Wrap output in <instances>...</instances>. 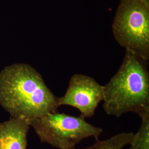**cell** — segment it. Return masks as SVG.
Listing matches in <instances>:
<instances>
[{
  "label": "cell",
  "instance_id": "7a4b0ae2",
  "mask_svg": "<svg viewBox=\"0 0 149 149\" xmlns=\"http://www.w3.org/2000/svg\"><path fill=\"white\" fill-rule=\"evenodd\" d=\"M146 62L125 52L119 69L104 86L103 109L120 117L135 113L140 117L149 113V72Z\"/></svg>",
  "mask_w": 149,
  "mask_h": 149
},
{
  "label": "cell",
  "instance_id": "277c9868",
  "mask_svg": "<svg viewBox=\"0 0 149 149\" xmlns=\"http://www.w3.org/2000/svg\"><path fill=\"white\" fill-rule=\"evenodd\" d=\"M112 31L126 51L148 61L149 59V8L138 0H120Z\"/></svg>",
  "mask_w": 149,
  "mask_h": 149
},
{
  "label": "cell",
  "instance_id": "5b68a950",
  "mask_svg": "<svg viewBox=\"0 0 149 149\" xmlns=\"http://www.w3.org/2000/svg\"><path fill=\"white\" fill-rule=\"evenodd\" d=\"M104 86L92 77L76 74L71 76L63 96L58 98L59 107L69 106L77 109L81 116L91 118L103 101Z\"/></svg>",
  "mask_w": 149,
  "mask_h": 149
},
{
  "label": "cell",
  "instance_id": "9c48e42d",
  "mask_svg": "<svg viewBox=\"0 0 149 149\" xmlns=\"http://www.w3.org/2000/svg\"><path fill=\"white\" fill-rule=\"evenodd\" d=\"M139 2L143 4L146 7L149 8V0H138Z\"/></svg>",
  "mask_w": 149,
  "mask_h": 149
},
{
  "label": "cell",
  "instance_id": "52a82bcc",
  "mask_svg": "<svg viewBox=\"0 0 149 149\" xmlns=\"http://www.w3.org/2000/svg\"><path fill=\"white\" fill-rule=\"evenodd\" d=\"M134 134L132 132L118 133L105 140H97L90 146L81 149H123L130 144Z\"/></svg>",
  "mask_w": 149,
  "mask_h": 149
},
{
  "label": "cell",
  "instance_id": "ba28073f",
  "mask_svg": "<svg viewBox=\"0 0 149 149\" xmlns=\"http://www.w3.org/2000/svg\"><path fill=\"white\" fill-rule=\"evenodd\" d=\"M138 131L134 134L129 145V149H149V113L141 116Z\"/></svg>",
  "mask_w": 149,
  "mask_h": 149
},
{
  "label": "cell",
  "instance_id": "6da1fadb",
  "mask_svg": "<svg viewBox=\"0 0 149 149\" xmlns=\"http://www.w3.org/2000/svg\"><path fill=\"white\" fill-rule=\"evenodd\" d=\"M58 98L29 64H12L0 71V105L11 118L31 122L57 112Z\"/></svg>",
  "mask_w": 149,
  "mask_h": 149
},
{
  "label": "cell",
  "instance_id": "8992f818",
  "mask_svg": "<svg viewBox=\"0 0 149 149\" xmlns=\"http://www.w3.org/2000/svg\"><path fill=\"white\" fill-rule=\"evenodd\" d=\"M29 122L21 118H11L0 123V149H27Z\"/></svg>",
  "mask_w": 149,
  "mask_h": 149
},
{
  "label": "cell",
  "instance_id": "3957f363",
  "mask_svg": "<svg viewBox=\"0 0 149 149\" xmlns=\"http://www.w3.org/2000/svg\"><path fill=\"white\" fill-rule=\"evenodd\" d=\"M43 143L59 149H72L82 140L93 138L96 141L103 132L102 128L87 122L85 118L64 113H50L29 122Z\"/></svg>",
  "mask_w": 149,
  "mask_h": 149
}]
</instances>
